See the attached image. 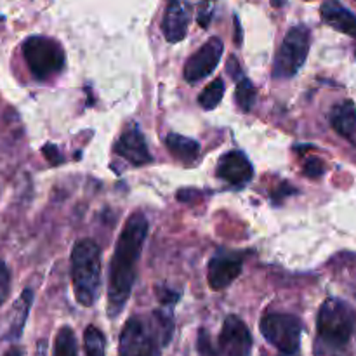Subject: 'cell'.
Here are the masks:
<instances>
[{
  "instance_id": "cell-1",
  "label": "cell",
  "mask_w": 356,
  "mask_h": 356,
  "mask_svg": "<svg viewBox=\"0 0 356 356\" xmlns=\"http://www.w3.org/2000/svg\"><path fill=\"white\" fill-rule=\"evenodd\" d=\"M146 235H148V221L145 214L136 212L125 222L111 257L110 280H108V315L111 318L120 315L131 298Z\"/></svg>"
},
{
  "instance_id": "cell-2",
  "label": "cell",
  "mask_w": 356,
  "mask_h": 356,
  "mask_svg": "<svg viewBox=\"0 0 356 356\" xmlns=\"http://www.w3.org/2000/svg\"><path fill=\"white\" fill-rule=\"evenodd\" d=\"M356 313L348 302L330 298L320 306L315 356H344L355 334Z\"/></svg>"
},
{
  "instance_id": "cell-3",
  "label": "cell",
  "mask_w": 356,
  "mask_h": 356,
  "mask_svg": "<svg viewBox=\"0 0 356 356\" xmlns=\"http://www.w3.org/2000/svg\"><path fill=\"white\" fill-rule=\"evenodd\" d=\"M72 282L76 301L92 306L101 287V250L92 240H80L73 247Z\"/></svg>"
},
{
  "instance_id": "cell-4",
  "label": "cell",
  "mask_w": 356,
  "mask_h": 356,
  "mask_svg": "<svg viewBox=\"0 0 356 356\" xmlns=\"http://www.w3.org/2000/svg\"><path fill=\"white\" fill-rule=\"evenodd\" d=\"M23 56L31 75L38 80H47L63 72L66 63L65 51L54 38L35 35L24 40Z\"/></svg>"
},
{
  "instance_id": "cell-5",
  "label": "cell",
  "mask_w": 356,
  "mask_h": 356,
  "mask_svg": "<svg viewBox=\"0 0 356 356\" xmlns=\"http://www.w3.org/2000/svg\"><path fill=\"white\" fill-rule=\"evenodd\" d=\"M162 334L156 323H149L141 316L127 320L120 334V356H160L162 355Z\"/></svg>"
},
{
  "instance_id": "cell-6",
  "label": "cell",
  "mask_w": 356,
  "mask_h": 356,
  "mask_svg": "<svg viewBox=\"0 0 356 356\" xmlns=\"http://www.w3.org/2000/svg\"><path fill=\"white\" fill-rule=\"evenodd\" d=\"M312 44V33L308 26L298 24L291 28L278 49L273 61V76L275 79H291L299 70L305 66L306 58Z\"/></svg>"
},
{
  "instance_id": "cell-7",
  "label": "cell",
  "mask_w": 356,
  "mask_h": 356,
  "mask_svg": "<svg viewBox=\"0 0 356 356\" xmlns=\"http://www.w3.org/2000/svg\"><path fill=\"white\" fill-rule=\"evenodd\" d=\"M259 329L264 339L284 355H296L301 344L302 323L289 313H268L261 318Z\"/></svg>"
},
{
  "instance_id": "cell-8",
  "label": "cell",
  "mask_w": 356,
  "mask_h": 356,
  "mask_svg": "<svg viewBox=\"0 0 356 356\" xmlns=\"http://www.w3.org/2000/svg\"><path fill=\"white\" fill-rule=\"evenodd\" d=\"M222 51H225V44H222L221 38H209L186 61V66H184V79L188 82H198V80L211 75L216 70V66L219 65V61H221Z\"/></svg>"
},
{
  "instance_id": "cell-9",
  "label": "cell",
  "mask_w": 356,
  "mask_h": 356,
  "mask_svg": "<svg viewBox=\"0 0 356 356\" xmlns=\"http://www.w3.org/2000/svg\"><path fill=\"white\" fill-rule=\"evenodd\" d=\"M219 350L222 356H250L252 350V336L249 327L238 316L232 315L222 323L219 336Z\"/></svg>"
},
{
  "instance_id": "cell-10",
  "label": "cell",
  "mask_w": 356,
  "mask_h": 356,
  "mask_svg": "<svg viewBox=\"0 0 356 356\" xmlns=\"http://www.w3.org/2000/svg\"><path fill=\"white\" fill-rule=\"evenodd\" d=\"M252 163L242 152L232 149L219 159L218 176L225 179L226 183L240 186V184L249 183L252 179Z\"/></svg>"
},
{
  "instance_id": "cell-11",
  "label": "cell",
  "mask_w": 356,
  "mask_h": 356,
  "mask_svg": "<svg viewBox=\"0 0 356 356\" xmlns=\"http://www.w3.org/2000/svg\"><path fill=\"white\" fill-rule=\"evenodd\" d=\"M240 271H242V259L240 257L225 256V254L212 257L207 268L209 285L214 291H222L238 278Z\"/></svg>"
},
{
  "instance_id": "cell-12",
  "label": "cell",
  "mask_w": 356,
  "mask_h": 356,
  "mask_svg": "<svg viewBox=\"0 0 356 356\" xmlns=\"http://www.w3.org/2000/svg\"><path fill=\"white\" fill-rule=\"evenodd\" d=\"M115 152L134 165H145V163L152 162V155H149V149L146 146L145 136L138 127H129L127 131L122 132L117 145H115Z\"/></svg>"
},
{
  "instance_id": "cell-13",
  "label": "cell",
  "mask_w": 356,
  "mask_h": 356,
  "mask_svg": "<svg viewBox=\"0 0 356 356\" xmlns=\"http://www.w3.org/2000/svg\"><path fill=\"white\" fill-rule=\"evenodd\" d=\"M188 23H190V14L188 7L181 0H169L165 16L162 21V30L167 40L170 44H177L183 40L188 33Z\"/></svg>"
},
{
  "instance_id": "cell-14",
  "label": "cell",
  "mask_w": 356,
  "mask_h": 356,
  "mask_svg": "<svg viewBox=\"0 0 356 356\" xmlns=\"http://www.w3.org/2000/svg\"><path fill=\"white\" fill-rule=\"evenodd\" d=\"M320 14L330 28L356 38V14L341 6L337 0H327L320 9Z\"/></svg>"
},
{
  "instance_id": "cell-15",
  "label": "cell",
  "mask_w": 356,
  "mask_h": 356,
  "mask_svg": "<svg viewBox=\"0 0 356 356\" xmlns=\"http://www.w3.org/2000/svg\"><path fill=\"white\" fill-rule=\"evenodd\" d=\"M330 125L343 138L355 141L356 138V106L353 101L336 104L330 113Z\"/></svg>"
},
{
  "instance_id": "cell-16",
  "label": "cell",
  "mask_w": 356,
  "mask_h": 356,
  "mask_svg": "<svg viewBox=\"0 0 356 356\" xmlns=\"http://www.w3.org/2000/svg\"><path fill=\"white\" fill-rule=\"evenodd\" d=\"M31 302H33V292L24 291L23 294L17 298V301L14 302L13 309L9 313V329H7V339H19L21 332L24 329V323H26L28 313H30Z\"/></svg>"
},
{
  "instance_id": "cell-17",
  "label": "cell",
  "mask_w": 356,
  "mask_h": 356,
  "mask_svg": "<svg viewBox=\"0 0 356 356\" xmlns=\"http://www.w3.org/2000/svg\"><path fill=\"white\" fill-rule=\"evenodd\" d=\"M165 146L172 153V156H176L183 163H193L200 156V145L195 139L184 138L181 134L170 132L165 138Z\"/></svg>"
},
{
  "instance_id": "cell-18",
  "label": "cell",
  "mask_w": 356,
  "mask_h": 356,
  "mask_svg": "<svg viewBox=\"0 0 356 356\" xmlns=\"http://www.w3.org/2000/svg\"><path fill=\"white\" fill-rule=\"evenodd\" d=\"M54 356H79L75 334L70 327H61L54 341Z\"/></svg>"
},
{
  "instance_id": "cell-19",
  "label": "cell",
  "mask_w": 356,
  "mask_h": 356,
  "mask_svg": "<svg viewBox=\"0 0 356 356\" xmlns=\"http://www.w3.org/2000/svg\"><path fill=\"white\" fill-rule=\"evenodd\" d=\"M222 96H225V82L221 79H216L202 90L200 97H198V103L205 110H214L222 101Z\"/></svg>"
},
{
  "instance_id": "cell-20",
  "label": "cell",
  "mask_w": 356,
  "mask_h": 356,
  "mask_svg": "<svg viewBox=\"0 0 356 356\" xmlns=\"http://www.w3.org/2000/svg\"><path fill=\"white\" fill-rule=\"evenodd\" d=\"M83 344H86V356H104L106 350V341L103 332L94 325L87 327L83 334Z\"/></svg>"
},
{
  "instance_id": "cell-21",
  "label": "cell",
  "mask_w": 356,
  "mask_h": 356,
  "mask_svg": "<svg viewBox=\"0 0 356 356\" xmlns=\"http://www.w3.org/2000/svg\"><path fill=\"white\" fill-rule=\"evenodd\" d=\"M235 99H236V104L240 106V110L250 111L254 101H256V89H254L252 82H250L249 79H242L238 83H236Z\"/></svg>"
},
{
  "instance_id": "cell-22",
  "label": "cell",
  "mask_w": 356,
  "mask_h": 356,
  "mask_svg": "<svg viewBox=\"0 0 356 356\" xmlns=\"http://www.w3.org/2000/svg\"><path fill=\"white\" fill-rule=\"evenodd\" d=\"M214 2L216 0H202L200 9H198V16L197 21L202 28H207L211 24V17H212V10H214Z\"/></svg>"
},
{
  "instance_id": "cell-23",
  "label": "cell",
  "mask_w": 356,
  "mask_h": 356,
  "mask_svg": "<svg viewBox=\"0 0 356 356\" xmlns=\"http://www.w3.org/2000/svg\"><path fill=\"white\" fill-rule=\"evenodd\" d=\"M10 291V273L7 270L6 264L0 261V306L6 302L7 296H9Z\"/></svg>"
},
{
  "instance_id": "cell-24",
  "label": "cell",
  "mask_w": 356,
  "mask_h": 356,
  "mask_svg": "<svg viewBox=\"0 0 356 356\" xmlns=\"http://www.w3.org/2000/svg\"><path fill=\"white\" fill-rule=\"evenodd\" d=\"M325 172V165H323V162L320 159H309L308 162L305 163V174L308 177H313V179H315V177H320L322 176V174Z\"/></svg>"
},
{
  "instance_id": "cell-25",
  "label": "cell",
  "mask_w": 356,
  "mask_h": 356,
  "mask_svg": "<svg viewBox=\"0 0 356 356\" xmlns=\"http://www.w3.org/2000/svg\"><path fill=\"white\" fill-rule=\"evenodd\" d=\"M198 350L205 356H214V350L211 348V339L205 330H200V337H198Z\"/></svg>"
},
{
  "instance_id": "cell-26",
  "label": "cell",
  "mask_w": 356,
  "mask_h": 356,
  "mask_svg": "<svg viewBox=\"0 0 356 356\" xmlns=\"http://www.w3.org/2000/svg\"><path fill=\"white\" fill-rule=\"evenodd\" d=\"M44 155L52 165H58V163L63 162V156L58 153V148L54 145H45L44 146Z\"/></svg>"
},
{
  "instance_id": "cell-27",
  "label": "cell",
  "mask_w": 356,
  "mask_h": 356,
  "mask_svg": "<svg viewBox=\"0 0 356 356\" xmlns=\"http://www.w3.org/2000/svg\"><path fill=\"white\" fill-rule=\"evenodd\" d=\"M160 294V299H162L163 305H174V302L179 299V294L177 292H172V291H163V292H159Z\"/></svg>"
},
{
  "instance_id": "cell-28",
  "label": "cell",
  "mask_w": 356,
  "mask_h": 356,
  "mask_svg": "<svg viewBox=\"0 0 356 356\" xmlns=\"http://www.w3.org/2000/svg\"><path fill=\"white\" fill-rule=\"evenodd\" d=\"M6 356H21V351L17 350V348H10V350L7 351Z\"/></svg>"
},
{
  "instance_id": "cell-29",
  "label": "cell",
  "mask_w": 356,
  "mask_h": 356,
  "mask_svg": "<svg viewBox=\"0 0 356 356\" xmlns=\"http://www.w3.org/2000/svg\"><path fill=\"white\" fill-rule=\"evenodd\" d=\"M355 2H356V0H355Z\"/></svg>"
}]
</instances>
